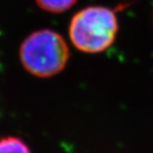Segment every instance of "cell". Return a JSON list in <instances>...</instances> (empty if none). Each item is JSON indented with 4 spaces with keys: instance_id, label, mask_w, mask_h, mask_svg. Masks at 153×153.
<instances>
[{
    "instance_id": "3",
    "label": "cell",
    "mask_w": 153,
    "mask_h": 153,
    "mask_svg": "<svg viewBox=\"0 0 153 153\" xmlns=\"http://www.w3.org/2000/svg\"><path fill=\"white\" fill-rule=\"evenodd\" d=\"M0 153H31L25 142L15 137L0 139Z\"/></svg>"
},
{
    "instance_id": "4",
    "label": "cell",
    "mask_w": 153,
    "mask_h": 153,
    "mask_svg": "<svg viewBox=\"0 0 153 153\" xmlns=\"http://www.w3.org/2000/svg\"><path fill=\"white\" fill-rule=\"evenodd\" d=\"M78 0H36V4L45 11L61 13L71 8Z\"/></svg>"
},
{
    "instance_id": "2",
    "label": "cell",
    "mask_w": 153,
    "mask_h": 153,
    "mask_svg": "<svg viewBox=\"0 0 153 153\" xmlns=\"http://www.w3.org/2000/svg\"><path fill=\"white\" fill-rule=\"evenodd\" d=\"M20 60L31 75L48 78L62 71L69 58V49L64 38L51 30L30 34L20 46Z\"/></svg>"
},
{
    "instance_id": "1",
    "label": "cell",
    "mask_w": 153,
    "mask_h": 153,
    "mask_svg": "<svg viewBox=\"0 0 153 153\" xmlns=\"http://www.w3.org/2000/svg\"><path fill=\"white\" fill-rule=\"evenodd\" d=\"M118 32V19L114 9L92 6L76 13L69 25L74 46L84 53H98L113 45Z\"/></svg>"
}]
</instances>
